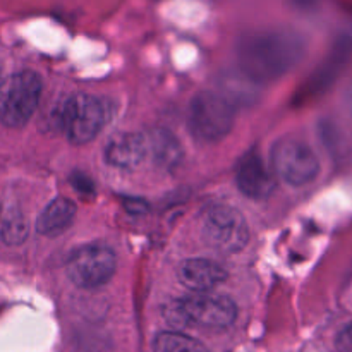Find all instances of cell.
<instances>
[{
    "label": "cell",
    "mask_w": 352,
    "mask_h": 352,
    "mask_svg": "<svg viewBox=\"0 0 352 352\" xmlns=\"http://www.w3.org/2000/svg\"><path fill=\"white\" fill-rule=\"evenodd\" d=\"M306 43L291 30L258 31L248 34L237 47V60L244 76L253 81H274L302 60Z\"/></svg>",
    "instance_id": "cell-1"
},
{
    "label": "cell",
    "mask_w": 352,
    "mask_h": 352,
    "mask_svg": "<svg viewBox=\"0 0 352 352\" xmlns=\"http://www.w3.org/2000/svg\"><path fill=\"white\" fill-rule=\"evenodd\" d=\"M174 325H198L206 329H226L237 318V306L230 298L213 292H192L172 302L167 311Z\"/></svg>",
    "instance_id": "cell-2"
},
{
    "label": "cell",
    "mask_w": 352,
    "mask_h": 352,
    "mask_svg": "<svg viewBox=\"0 0 352 352\" xmlns=\"http://www.w3.org/2000/svg\"><path fill=\"white\" fill-rule=\"evenodd\" d=\"M188 126L201 143H217L232 131L234 107L219 93H198L189 105Z\"/></svg>",
    "instance_id": "cell-3"
},
{
    "label": "cell",
    "mask_w": 352,
    "mask_h": 352,
    "mask_svg": "<svg viewBox=\"0 0 352 352\" xmlns=\"http://www.w3.org/2000/svg\"><path fill=\"white\" fill-rule=\"evenodd\" d=\"M41 79L33 71H21L0 85V120L7 127H23L36 112Z\"/></svg>",
    "instance_id": "cell-4"
},
{
    "label": "cell",
    "mask_w": 352,
    "mask_h": 352,
    "mask_svg": "<svg viewBox=\"0 0 352 352\" xmlns=\"http://www.w3.org/2000/svg\"><path fill=\"white\" fill-rule=\"evenodd\" d=\"M272 167L289 186L301 188L320 174V160L308 143L294 136H284L272 148Z\"/></svg>",
    "instance_id": "cell-5"
},
{
    "label": "cell",
    "mask_w": 352,
    "mask_h": 352,
    "mask_svg": "<svg viewBox=\"0 0 352 352\" xmlns=\"http://www.w3.org/2000/svg\"><path fill=\"white\" fill-rule=\"evenodd\" d=\"M58 120L72 144H86L95 140L107 124V107L96 96L78 93L65 100Z\"/></svg>",
    "instance_id": "cell-6"
},
{
    "label": "cell",
    "mask_w": 352,
    "mask_h": 352,
    "mask_svg": "<svg viewBox=\"0 0 352 352\" xmlns=\"http://www.w3.org/2000/svg\"><path fill=\"white\" fill-rule=\"evenodd\" d=\"M201 236L213 250L237 253L250 243V226L239 210L217 205L206 210L203 215Z\"/></svg>",
    "instance_id": "cell-7"
},
{
    "label": "cell",
    "mask_w": 352,
    "mask_h": 352,
    "mask_svg": "<svg viewBox=\"0 0 352 352\" xmlns=\"http://www.w3.org/2000/svg\"><path fill=\"white\" fill-rule=\"evenodd\" d=\"M117 258L110 248L89 244L74 251L65 265V274L81 289H98L113 277Z\"/></svg>",
    "instance_id": "cell-8"
},
{
    "label": "cell",
    "mask_w": 352,
    "mask_h": 352,
    "mask_svg": "<svg viewBox=\"0 0 352 352\" xmlns=\"http://www.w3.org/2000/svg\"><path fill=\"white\" fill-rule=\"evenodd\" d=\"M236 182L239 191L251 199H267L275 189L274 177L254 150L248 151L237 164Z\"/></svg>",
    "instance_id": "cell-9"
},
{
    "label": "cell",
    "mask_w": 352,
    "mask_h": 352,
    "mask_svg": "<svg viewBox=\"0 0 352 352\" xmlns=\"http://www.w3.org/2000/svg\"><path fill=\"white\" fill-rule=\"evenodd\" d=\"M146 155V138L136 133L113 134L103 150L105 162L116 168L138 167Z\"/></svg>",
    "instance_id": "cell-10"
},
{
    "label": "cell",
    "mask_w": 352,
    "mask_h": 352,
    "mask_svg": "<svg viewBox=\"0 0 352 352\" xmlns=\"http://www.w3.org/2000/svg\"><path fill=\"white\" fill-rule=\"evenodd\" d=\"M179 280L192 292H208L227 280V270L212 260L195 258L181 265Z\"/></svg>",
    "instance_id": "cell-11"
},
{
    "label": "cell",
    "mask_w": 352,
    "mask_h": 352,
    "mask_svg": "<svg viewBox=\"0 0 352 352\" xmlns=\"http://www.w3.org/2000/svg\"><path fill=\"white\" fill-rule=\"evenodd\" d=\"M148 155L164 170H174L182 162V144L170 131L155 129L146 138Z\"/></svg>",
    "instance_id": "cell-12"
},
{
    "label": "cell",
    "mask_w": 352,
    "mask_h": 352,
    "mask_svg": "<svg viewBox=\"0 0 352 352\" xmlns=\"http://www.w3.org/2000/svg\"><path fill=\"white\" fill-rule=\"evenodd\" d=\"M76 203L67 198H55L45 206L36 220V230L47 237L60 236L76 217Z\"/></svg>",
    "instance_id": "cell-13"
},
{
    "label": "cell",
    "mask_w": 352,
    "mask_h": 352,
    "mask_svg": "<svg viewBox=\"0 0 352 352\" xmlns=\"http://www.w3.org/2000/svg\"><path fill=\"white\" fill-rule=\"evenodd\" d=\"M153 352H210L198 339L179 332L158 333L153 342Z\"/></svg>",
    "instance_id": "cell-14"
},
{
    "label": "cell",
    "mask_w": 352,
    "mask_h": 352,
    "mask_svg": "<svg viewBox=\"0 0 352 352\" xmlns=\"http://www.w3.org/2000/svg\"><path fill=\"white\" fill-rule=\"evenodd\" d=\"M0 237L9 246H19L28 237V222L19 212H12L6 217L0 230Z\"/></svg>",
    "instance_id": "cell-15"
},
{
    "label": "cell",
    "mask_w": 352,
    "mask_h": 352,
    "mask_svg": "<svg viewBox=\"0 0 352 352\" xmlns=\"http://www.w3.org/2000/svg\"><path fill=\"white\" fill-rule=\"evenodd\" d=\"M337 347L342 352H352V325H347L346 329L340 330L337 336Z\"/></svg>",
    "instance_id": "cell-16"
},
{
    "label": "cell",
    "mask_w": 352,
    "mask_h": 352,
    "mask_svg": "<svg viewBox=\"0 0 352 352\" xmlns=\"http://www.w3.org/2000/svg\"><path fill=\"white\" fill-rule=\"evenodd\" d=\"M124 206L134 215H141V213L148 212V205L144 201H140V199H124Z\"/></svg>",
    "instance_id": "cell-17"
}]
</instances>
